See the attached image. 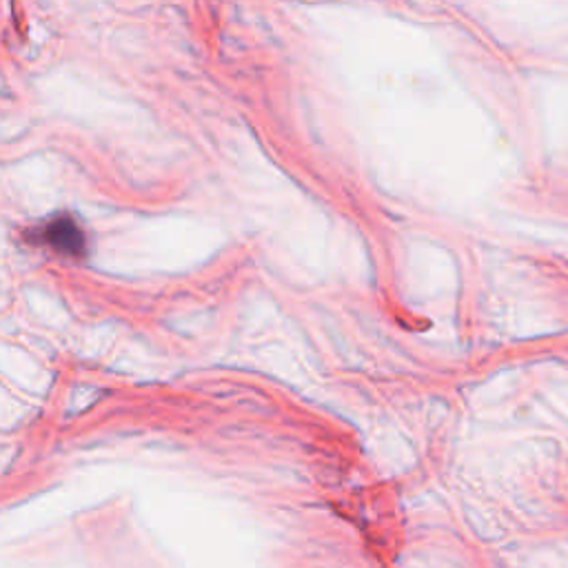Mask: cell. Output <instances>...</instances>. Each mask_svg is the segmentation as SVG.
Segmentation results:
<instances>
[{
    "instance_id": "6da1fadb",
    "label": "cell",
    "mask_w": 568,
    "mask_h": 568,
    "mask_svg": "<svg viewBox=\"0 0 568 568\" xmlns=\"http://www.w3.org/2000/svg\"><path fill=\"white\" fill-rule=\"evenodd\" d=\"M40 238L51 249L60 251V254H68V256L83 254V249H85V233H83V229L68 216L51 218L40 229Z\"/></svg>"
}]
</instances>
